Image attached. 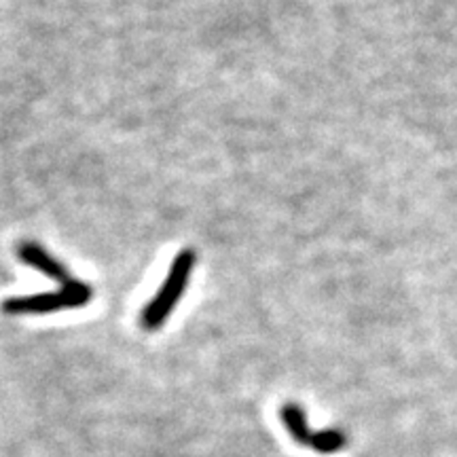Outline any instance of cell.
Masks as SVG:
<instances>
[{
  "label": "cell",
  "mask_w": 457,
  "mask_h": 457,
  "mask_svg": "<svg viewBox=\"0 0 457 457\" xmlns=\"http://www.w3.org/2000/svg\"><path fill=\"white\" fill-rule=\"evenodd\" d=\"M345 445H347L345 432L322 430V432H313L310 447L322 455H330V453H339L341 449H345Z\"/></svg>",
  "instance_id": "5b68a950"
},
{
  "label": "cell",
  "mask_w": 457,
  "mask_h": 457,
  "mask_svg": "<svg viewBox=\"0 0 457 457\" xmlns=\"http://www.w3.org/2000/svg\"><path fill=\"white\" fill-rule=\"evenodd\" d=\"M279 417H282V424L286 426V430L290 432V436H293L299 445H307V447H310L313 432L310 430L307 415H305V411H303L301 404L286 403L284 407L279 409Z\"/></svg>",
  "instance_id": "277c9868"
},
{
  "label": "cell",
  "mask_w": 457,
  "mask_h": 457,
  "mask_svg": "<svg viewBox=\"0 0 457 457\" xmlns=\"http://www.w3.org/2000/svg\"><path fill=\"white\" fill-rule=\"evenodd\" d=\"M197 254L195 250H182V253L176 256L174 262H171L168 278L159 288L155 299H153L142 312V327L146 330H157L163 327V322L168 316L174 312L176 303L180 301L182 293H185L188 279H191V273L195 270Z\"/></svg>",
  "instance_id": "6da1fadb"
},
{
  "label": "cell",
  "mask_w": 457,
  "mask_h": 457,
  "mask_svg": "<svg viewBox=\"0 0 457 457\" xmlns=\"http://www.w3.org/2000/svg\"><path fill=\"white\" fill-rule=\"evenodd\" d=\"M17 256H20V261L26 262L28 267H34V270L45 273V276L55 279V282H62V286L72 279L66 267L57 259H54L43 245L34 242H21L20 248H17Z\"/></svg>",
  "instance_id": "3957f363"
},
{
  "label": "cell",
  "mask_w": 457,
  "mask_h": 457,
  "mask_svg": "<svg viewBox=\"0 0 457 457\" xmlns=\"http://www.w3.org/2000/svg\"><path fill=\"white\" fill-rule=\"evenodd\" d=\"M91 286L71 279L62 286L57 293L32 295V296H13L3 303V312L7 316H24V313H54L62 310H77L91 301Z\"/></svg>",
  "instance_id": "7a4b0ae2"
}]
</instances>
